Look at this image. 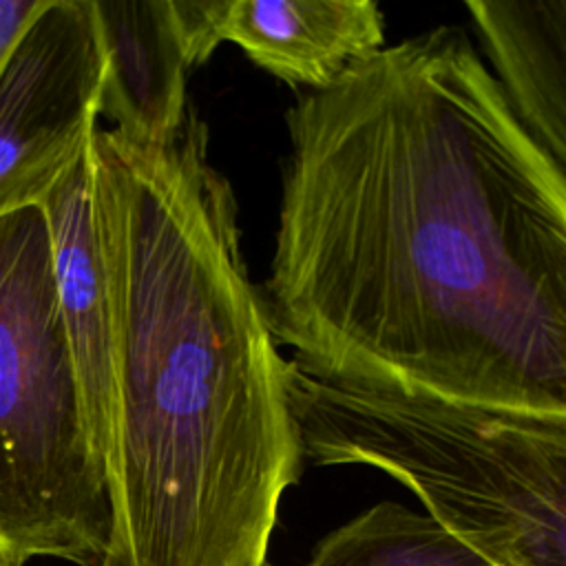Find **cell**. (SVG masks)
Instances as JSON below:
<instances>
[{"label": "cell", "mask_w": 566, "mask_h": 566, "mask_svg": "<svg viewBox=\"0 0 566 566\" xmlns=\"http://www.w3.org/2000/svg\"><path fill=\"white\" fill-rule=\"evenodd\" d=\"M263 307L303 371L566 418V179L460 27L285 115Z\"/></svg>", "instance_id": "1"}, {"label": "cell", "mask_w": 566, "mask_h": 566, "mask_svg": "<svg viewBox=\"0 0 566 566\" xmlns=\"http://www.w3.org/2000/svg\"><path fill=\"white\" fill-rule=\"evenodd\" d=\"M111 310L99 566H263L303 442L237 201L190 106L166 144L91 139Z\"/></svg>", "instance_id": "2"}, {"label": "cell", "mask_w": 566, "mask_h": 566, "mask_svg": "<svg viewBox=\"0 0 566 566\" xmlns=\"http://www.w3.org/2000/svg\"><path fill=\"white\" fill-rule=\"evenodd\" d=\"M303 455L407 486L486 566H566V418L312 376L290 360Z\"/></svg>", "instance_id": "3"}, {"label": "cell", "mask_w": 566, "mask_h": 566, "mask_svg": "<svg viewBox=\"0 0 566 566\" xmlns=\"http://www.w3.org/2000/svg\"><path fill=\"white\" fill-rule=\"evenodd\" d=\"M113 528L42 206L0 217V546L99 566Z\"/></svg>", "instance_id": "4"}, {"label": "cell", "mask_w": 566, "mask_h": 566, "mask_svg": "<svg viewBox=\"0 0 566 566\" xmlns=\"http://www.w3.org/2000/svg\"><path fill=\"white\" fill-rule=\"evenodd\" d=\"M99 84L88 0H46L0 64V217L42 206L88 150Z\"/></svg>", "instance_id": "5"}, {"label": "cell", "mask_w": 566, "mask_h": 566, "mask_svg": "<svg viewBox=\"0 0 566 566\" xmlns=\"http://www.w3.org/2000/svg\"><path fill=\"white\" fill-rule=\"evenodd\" d=\"M192 69L221 42L290 86L323 91L385 49L374 0H175Z\"/></svg>", "instance_id": "6"}, {"label": "cell", "mask_w": 566, "mask_h": 566, "mask_svg": "<svg viewBox=\"0 0 566 566\" xmlns=\"http://www.w3.org/2000/svg\"><path fill=\"white\" fill-rule=\"evenodd\" d=\"M102 55L99 113L142 144L170 142L190 106L192 69L175 0H88Z\"/></svg>", "instance_id": "7"}, {"label": "cell", "mask_w": 566, "mask_h": 566, "mask_svg": "<svg viewBox=\"0 0 566 566\" xmlns=\"http://www.w3.org/2000/svg\"><path fill=\"white\" fill-rule=\"evenodd\" d=\"M42 208L49 219L60 312L77 369L84 411L93 442L106 464L111 431V310L95 219L91 146L53 186Z\"/></svg>", "instance_id": "8"}, {"label": "cell", "mask_w": 566, "mask_h": 566, "mask_svg": "<svg viewBox=\"0 0 566 566\" xmlns=\"http://www.w3.org/2000/svg\"><path fill=\"white\" fill-rule=\"evenodd\" d=\"M489 69L566 179V0H467Z\"/></svg>", "instance_id": "9"}, {"label": "cell", "mask_w": 566, "mask_h": 566, "mask_svg": "<svg viewBox=\"0 0 566 566\" xmlns=\"http://www.w3.org/2000/svg\"><path fill=\"white\" fill-rule=\"evenodd\" d=\"M305 566H486L429 513L378 502L327 533Z\"/></svg>", "instance_id": "10"}, {"label": "cell", "mask_w": 566, "mask_h": 566, "mask_svg": "<svg viewBox=\"0 0 566 566\" xmlns=\"http://www.w3.org/2000/svg\"><path fill=\"white\" fill-rule=\"evenodd\" d=\"M44 4L46 0H0V64Z\"/></svg>", "instance_id": "11"}, {"label": "cell", "mask_w": 566, "mask_h": 566, "mask_svg": "<svg viewBox=\"0 0 566 566\" xmlns=\"http://www.w3.org/2000/svg\"><path fill=\"white\" fill-rule=\"evenodd\" d=\"M0 566H22V562L0 546Z\"/></svg>", "instance_id": "12"}]
</instances>
